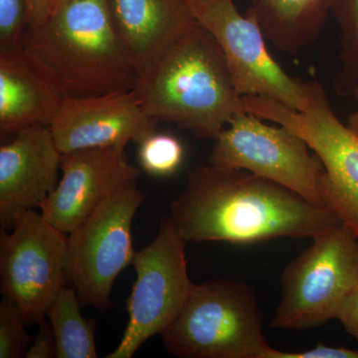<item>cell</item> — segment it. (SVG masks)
<instances>
[{"mask_svg": "<svg viewBox=\"0 0 358 358\" xmlns=\"http://www.w3.org/2000/svg\"><path fill=\"white\" fill-rule=\"evenodd\" d=\"M187 243L254 244L275 238H315L339 224L327 207L242 169L209 164L190 171L167 216Z\"/></svg>", "mask_w": 358, "mask_h": 358, "instance_id": "1", "label": "cell"}, {"mask_svg": "<svg viewBox=\"0 0 358 358\" xmlns=\"http://www.w3.org/2000/svg\"><path fill=\"white\" fill-rule=\"evenodd\" d=\"M21 50L64 98L129 91L140 81L106 0H65L44 24L27 28Z\"/></svg>", "mask_w": 358, "mask_h": 358, "instance_id": "2", "label": "cell"}, {"mask_svg": "<svg viewBox=\"0 0 358 358\" xmlns=\"http://www.w3.org/2000/svg\"><path fill=\"white\" fill-rule=\"evenodd\" d=\"M136 91L150 117L205 140L247 112L220 46L197 21L141 76Z\"/></svg>", "mask_w": 358, "mask_h": 358, "instance_id": "3", "label": "cell"}, {"mask_svg": "<svg viewBox=\"0 0 358 358\" xmlns=\"http://www.w3.org/2000/svg\"><path fill=\"white\" fill-rule=\"evenodd\" d=\"M162 336L179 358H267L274 348L264 334L255 292L235 280L194 285Z\"/></svg>", "mask_w": 358, "mask_h": 358, "instance_id": "4", "label": "cell"}, {"mask_svg": "<svg viewBox=\"0 0 358 358\" xmlns=\"http://www.w3.org/2000/svg\"><path fill=\"white\" fill-rule=\"evenodd\" d=\"M281 275V296L271 326L310 331L336 320L358 285V239L343 224L313 238Z\"/></svg>", "mask_w": 358, "mask_h": 358, "instance_id": "5", "label": "cell"}, {"mask_svg": "<svg viewBox=\"0 0 358 358\" xmlns=\"http://www.w3.org/2000/svg\"><path fill=\"white\" fill-rule=\"evenodd\" d=\"M244 99L247 112L287 127L307 141L324 166V207L358 239V136L339 121L322 85L313 81L310 105L301 112L262 96Z\"/></svg>", "mask_w": 358, "mask_h": 358, "instance_id": "6", "label": "cell"}, {"mask_svg": "<svg viewBox=\"0 0 358 358\" xmlns=\"http://www.w3.org/2000/svg\"><path fill=\"white\" fill-rule=\"evenodd\" d=\"M147 194L131 181L99 205L67 236L66 275L82 307L103 312L112 307L110 293L117 275L133 263L131 224Z\"/></svg>", "mask_w": 358, "mask_h": 358, "instance_id": "7", "label": "cell"}, {"mask_svg": "<svg viewBox=\"0 0 358 358\" xmlns=\"http://www.w3.org/2000/svg\"><path fill=\"white\" fill-rule=\"evenodd\" d=\"M240 112L214 140L209 164L242 169L289 188L310 203L324 207L320 192L324 166L307 141L287 127L271 126Z\"/></svg>", "mask_w": 358, "mask_h": 358, "instance_id": "8", "label": "cell"}, {"mask_svg": "<svg viewBox=\"0 0 358 358\" xmlns=\"http://www.w3.org/2000/svg\"><path fill=\"white\" fill-rule=\"evenodd\" d=\"M185 1L220 46L240 96L270 99L298 112L307 109L313 81H301L282 69L268 52L260 26L242 15L234 0Z\"/></svg>", "mask_w": 358, "mask_h": 358, "instance_id": "9", "label": "cell"}, {"mask_svg": "<svg viewBox=\"0 0 358 358\" xmlns=\"http://www.w3.org/2000/svg\"><path fill=\"white\" fill-rule=\"evenodd\" d=\"M187 242L166 217L152 243L136 251V273L127 300L129 322L119 345L107 358H131L155 334H162L178 317L192 292L188 275Z\"/></svg>", "mask_w": 358, "mask_h": 358, "instance_id": "10", "label": "cell"}, {"mask_svg": "<svg viewBox=\"0 0 358 358\" xmlns=\"http://www.w3.org/2000/svg\"><path fill=\"white\" fill-rule=\"evenodd\" d=\"M11 232H0L2 296L20 308L27 324L43 322L67 281L68 234L34 209L16 219Z\"/></svg>", "mask_w": 358, "mask_h": 358, "instance_id": "11", "label": "cell"}, {"mask_svg": "<svg viewBox=\"0 0 358 358\" xmlns=\"http://www.w3.org/2000/svg\"><path fill=\"white\" fill-rule=\"evenodd\" d=\"M157 120L141 105L136 89L65 98L49 128L62 154L96 148H126L157 131Z\"/></svg>", "mask_w": 358, "mask_h": 358, "instance_id": "12", "label": "cell"}, {"mask_svg": "<svg viewBox=\"0 0 358 358\" xmlns=\"http://www.w3.org/2000/svg\"><path fill=\"white\" fill-rule=\"evenodd\" d=\"M62 178L40 205L42 215L69 234L122 185L138 180L141 171L129 164L124 148H96L65 152Z\"/></svg>", "mask_w": 358, "mask_h": 358, "instance_id": "13", "label": "cell"}, {"mask_svg": "<svg viewBox=\"0 0 358 358\" xmlns=\"http://www.w3.org/2000/svg\"><path fill=\"white\" fill-rule=\"evenodd\" d=\"M14 134L0 148V224L6 230L55 189L62 157L49 126L29 127Z\"/></svg>", "mask_w": 358, "mask_h": 358, "instance_id": "14", "label": "cell"}, {"mask_svg": "<svg viewBox=\"0 0 358 358\" xmlns=\"http://www.w3.org/2000/svg\"><path fill=\"white\" fill-rule=\"evenodd\" d=\"M113 26L143 76L194 20L185 0H106Z\"/></svg>", "mask_w": 358, "mask_h": 358, "instance_id": "15", "label": "cell"}, {"mask_svg": "<svg viewBox=\"0 0 358 358\" xmlns=\"http://www.w3.org/2000/svg\"><path fill=\"white\" fill-rule=\"evenodd\" d=\"M57 87L20 51H0V131L49 126L64 100Z\"/></svg>", "mask_w": 358, "mask_h": 358, "instance_id": "16", "label": "cell"}, {"mask_svg": "<svg viewBox=\"0 0 358 358\" xmlns=\"http://www.w3.org/2000/svg\"><path fill=\"white\" fill-rule=\"evenodd\" d=\"M333 0H252L246 15L278 50L296 54L317 41Z\"/></svg>", "mask_w": 358, "mask_h": 358, "instance_id": "17", "label": "cell"}, {"mask_svg": "<svg viewBox=\"0 0 358 358\" xmlns=\"http://www.w3.org/2000/svg\"><path fill=\"white\" fill-rule=\"evenodd\" d=\"M76 289L63 287L47 312L56 343L57 358H96V320L82 315Z\"/></svg>", "mask_w": 358, "mask_h": 358, "instance_id": "18", "label": "cell"}, {"mask_svg": "<svg viewBox=\"0 0 358 358\" xmlns=\"http://www.w3.org/2000/svg\"><path fill=\"white\" fill-rule=\"evenodd\" d=\"M341 30V64L336 92L352 95L358 80V0H333L331 8Z\"/></svg>", "mask_w": 358, "mask_h": 358, "instance_id": "19", "label": "cell"}, {"mask_svg": "<svg viewBox=\"0 0 358 358\" xmlns=\"http://www.w3.org/2000/svg\"><path fill=\"white\" fill-rule=\"evenodd\" d=\"M138 145L141 169L150 176L157 178L171 176L182 166L185 148L173 134L152 131Z\"/></svg>", "mask_w": 358, "mask_h": 358, "instance_id": "20", "label": "cell"}, {"mask_svg": "<svg viewBox=\"0 0 358 358\" xmlns=\"http://www.w3.org/2000/svg\"><path fill=\"white\" fill-rule=\"evenodd\" d=\"M26 326L17 306L3 296L0 303V358L26 357L33 339Z\"/></svg>", "mask_w": 358, "mask_h": 358, "instance_id": "21", "label": "cell"}, {"mask_svg": "<svg viewBox=\"0 0 358 358\" xmlns=\"http://www.w3.org/2000/svg\"><path fill=\"white\" fill-rule=\"evenodd\" d=\"M28 26L26 0H0V51H20Z\"/></svg>", "mask_w": 358, "mask_h": 358, "instance_id": "22", "label": "cell"}, {"mask_svg": "<svg viewBox=\"0 0 358 358\" xmlns=\"http://www.w3.org/2000/svg\"><path fill=\"white\" fill-rule=\"evenodd\" d=\"M267 358H358V350L322 343L305 352H287L273 348Z\"/></svg>", "mask_w": 358, "mask_h": 358, "instance_id": "23", "label": "cell"}, {"mask_svg": "<svg viewBox=\"0 0 358 358\" xmlns=\"http://www.w3.org/2000/svg\"><path fill=\"white\" fill-rule=\"evenodd\" d=\"M39 329L32 339L26 358H53L57 353V343L50 322L46 320L38 324Z\"/></svg>", "mask_w": 358, "mask_h": 358, "instance_id": "24", "label": "cell"}, {"mask_svg": "<svg viewBox=\"0 0 358 358\" xmlns=\"http://www.w3.org/2000/svg\"><path fill=\"white\" fill-rule=\"evenodd\" d=\"M358 343V285L339 308L336 319Z\"/></svg>", "mask_w": 358, "mask_h": 358, "instance_id": "25", "label": "cell"}, {"mask_svg": "<svg viewBox=\"0 0 358 358\" xmlns=\"http://www.w3.org/2000/svg\"><path fill=\"white\" fill-rule=\"evenodd\" d=\"M28 9V27L36 28L51 17L54 0H26Z\"/></svg>", "mask_w": 358, "mask_h": 358, "instance_id": "26", "label": "cell"}, {"mask_svg": "<svg viewBox=\"0 0 358 358\" xmlns=\"http://www.w3.org/2000/svg\"><path fill=\"white\" fill-rule=\"evenodd\" d=\"M352 95L358 100V80L357 84H355V88H353ZM346 126L348 127V129H350L352 133H355L358 136V110L353 112L352 114L350 115V117H348Z\"/></svg>", "mask_w": 358, "mask_h": 358, "instance_id": "27", "label": "cell"}, {"mask_svg": "<svg viewBox=\"0 0 358 358\" xmlns=\"http://www.w3.org/2000/svg\"><path fill=\"white\" fill-rule=\"evenodd\" d=\"M65 0H54V10H53V13H55V10L56 9L58 8L59 6H61V4L63 3V2H64ZM52 13V14H53Z\"/></svg>", "mask_w": 358, "mask_h": 358, "instance_id": "28", "label": "cell"}]
</instances>
